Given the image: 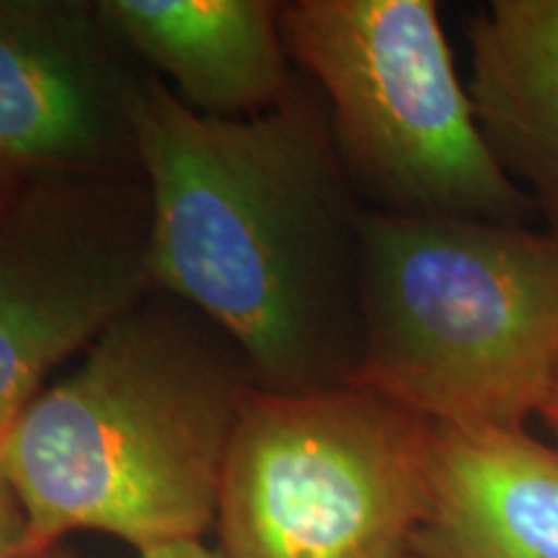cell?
I'll return each instance as SVG.
<instances>
[{"label": "cell", "mask_w": 558, "mask_h": 558, "mask_svg": "<svg viewBox=\"0 0 558 558\" xmlns=\"http://www.w3.org/2000/svg\"><path fill=\"white\" fill-rule=\"evenodd\" d=\"M143 81L96 0H0V181L140 173Z\"/></svg>", "instance_id": "52a82bcc"}, {"label": "cell", "mask_w": 558, "mask_h": 558, "mask_svg": "<svg viewBox=\"0 0 558 558\" xmlns=\"http://www.w3.org/2000/svg\"><path fill=\"white\" fill-rule=\"evenodd\" d=\"M411 558H416V556H411Z\"/></svg>", "instance_id": "9a60e30c"}, {"label": "cell", "mask_w": 558, "mask_h": 558, "mask_svg": "<svg viewBox=\"0 0 558 558\" xmlns=\"http://www.w3.org/2000/svg\"><path fill=\"white\" fill-rule=\"evenodd\" d=\"M156 292L143 173L19 184L0 205V437L54 369Z\"/></svg>", "instance_id": "8992f818"}, {"label": "cell", "mask_w": 558, "mask_h": 558, "mask_svg": "<svg viewBox=\"0 0 558 558\" xmlns=\"http://www.w3.org/2000/svg\"><path fill=\"white\" fill-rule=\"evenodd\" d=\"M124 50L186 109L248 120L275 109L300 78L277 0H96Z\"/></svg>", "instance_id": "ba28073f"}, {"label": "cell", "mask_w": 558, "mask_h": 558, "mask_svg": "<svg viewBox=\"0 0 558 558\" xmlns=\"http://www.w3.org/2000/svg\"><path fill=\"white\" fill-rule=\"evenodd\" d=\"M135 130L158 292L226 333L264 390L347 386L365 207L316 86L300 73L275 109L213 120L145 70Z\"/></svg>", "instance_id": "6da1fadb"}, {"label": "cell", "mask_w": 558, "mask_h": 558, "mask_svg": "<svg viewBox=\"0 0 558 558\" xmlns=\"http://www.w3.org/2000/svg\"><path fill=\"white\" fill-rule=\"evenodd\" d=\"M349 386L435 427L525 429L558 386V239L465 218L362 215Z\"/></svg>", "instance_id": "3957f363"}, {"label": "cell", "mask_w": 558, "mask_h": 558, "mask_svg": "<svg viewBox=\"0 0 558 558\" xmlns=\"http://www.w3.org/2000/svg\"><path fill=\"white\" fill-rule=\"evenodd\" d=\"M416 558H558V448L525 429L435 427Z\"/></svg>", "instance_id": "9c48e42d"}, {"label": "cell", "mask_w": 558, "mask_h": 558, "mask_svg": "<svg viewBox=\"0 0 558 558\" xmlns=\"http://www.w3.org/2000/svg\"><path fill=\"white\" fill-rule=\"evenodd\" d=\"M435 424L360 386L254 388L222 471L226 558H411Z\"/></svg>", "instance_id": "5b68a950"}, {"label": "cell", "mask_w": 558, "mask_h": 558, "mask_svg": "<svg viewBox=\"0 0 558 558\" xmlns=\"http://www.w3.org/2000/svg\"><path fill=\"white\" fill-rule=\"evenodd\" d=\"M254 375L226 333L156 292L117 320L0 437L29 558L75 530L137 550L202 538Z\"/></svg>", "instance_id": "7a4b0ae2"}, {"label": "cell", "mask_w": 558, "mask_h": 558, "mask_svg": "<svg viewBox=\"0 0 558 558\" xmlns=\"http://www.w3.org/2000/svg\"><path fill=\"white\" fill-rule=\"evenodd\" d=\"M0 558H29L24 509L3 476H0Z\"/></svg>", "instance_id": "8fae6325"}, {"label": "cell", "mask_w": 558, "mask_h": 558, "mask_svg": "<svg viewBox=\"0 0 558 558\" xmlns=\"http://www.w3.org/2000/svg\"><path fill=\"white\" fill-rule=\"evenodd\" d=\"M282 37L362 207L527 226L533 202L481 135L435 0H290Z\"/></svg>", "instance_id": "277c9868"}, {"label": "cell", "mask_w": 558, "mask_h": 558, "mask_svg": "<svg viewBox=\"0 0 558 558\" xmlns=\"http://www.w3.org/2000/svg\"><path fill=\"white\" fill-rule=\"evenodd\" d=\"M39 558H75L73 554H65L54 546L52 550H47L45 556ZM140 558H226L220 548H209L202 538H192V541H171V543H158V546L143 548L140 550Z\"/></svg>", "instance_id": "7c38bea8"}, {"label": "cell", "mask_w": 558, "mask_h": 558, "mask_svg": "<svg viewBox=\"0 0 558 558\" xmlns=\"http://www.w3.org/2000/svg\"><path fill=\"white\" fill-rule=\"evenodd\" d=\"M543 422H546V427L554 432V437L558 439V386L554 388V393L548 396L546 403L541 407V414H538Z\"/></svg>", "instance_id": "4fadbf2b"}, {"label": "cell", "mask_w": 558, "mask_h": 558, "mask_svg": "<svg viewBox=\"0 0 558 558\" xmlns=\"http://www.w3.org/2000/svg\"><path fill=\"white\" fill-rule=\"evenodd\" d=\"M465 39L481 135L558 239V0H492Z\"/></svg>", "instance_id": "30bf717a"}, {"label": "cell", "mask_w": 558, "mask_h": 558, "mask_svg": "<svg viewBox=\"0 0 558 558\" xmlns=\"http://www.w3.org/2000/svg\"><path fill=\"white\" fill-rule=\"evenodd\" d=\"M16 186H19V184H3V181H0V205H3V202L11 197Z\"/></svg>", "instance_id": "5bb4252c"}]
</instances>
